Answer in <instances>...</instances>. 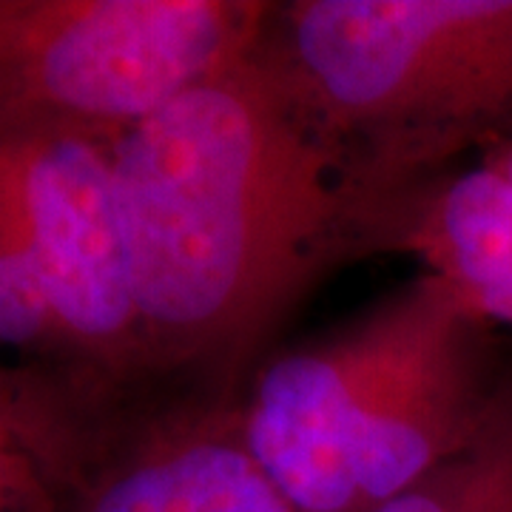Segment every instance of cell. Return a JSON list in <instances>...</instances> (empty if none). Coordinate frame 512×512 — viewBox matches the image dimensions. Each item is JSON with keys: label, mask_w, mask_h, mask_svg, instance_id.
Returning a JSON list of instances; mask_svg holds the SVG:
<instances>
[{"label": "cell", "mask_w": 512, "mask_h": 512, "mask_svg": "<svg viewBox=\"0 0 512 512\" xmlns=\"http://www.w3.org/2000/svg\"><path fill=\"white\" fill-rule=\"evenodd\" d=\"M63 512H296L248 447L239 396L140 384L89 399Z\"/></svg>", "instance_id": "8992f818"}, {"label": "cell", "mask_w": 512, "mask_h": 512, "mask_svg": "<svg viewBox=\"0 0 512 512\" xmlns=\"http://www.w3.org/2000/svg\"><path fill=\"white\" fill-rule=\"evenodd\" d=\"M259 49L382 214L512 140V0H288Z\"/></svg>", "instance_id": "3957f363"}, {"label": "cell", "mask_w": 512, "mask_h": 512, "mask_svg": "<svg viewBox=\"0 0 512 512\" xmlns=\"http://www.w3.org/2000/svg\"><path fill=\"white\" fill-rule=\"evenodd\" d=\"M384 251L413 254L424 274L512 336V188L490 157L404 194L387 217Z\"/></svg>", "instance_id": "52a82bcc"}, {"label": "cell", "mask_w": 512, "mask_h": 512, "mask_svg": "<svg viewBox=\"0 0 512 512\" xmlns=\"http://www.w3.org/2000/svg\"><path fill=\"white\" fill-rule=\"evenodd\" d=\"M376 512H512V370L476 436Z\"/></svg>", "instance_id": "ba28073f"}, {"label": "cell", "mask_w": 512, "mask_h": 512, "mask_svg": "<svg viewBox=\"0 0 512 512\" xmlns=\"http://www.w3.org/2000/svg\"><path fill=\"white\" fill-rule=\"evenodd\" d=\"M501 336L421 271L256 365L248 447L296 512H376L476 436L512 370Z\"/></svg>", "instance_id": "7a4b0ae2"}, {"label": "cell", "mask_w": 512, "mask_h": 512, "mask_svg": "<svg viewBox=\"0 0 512 512\" xmlns=\"http://www.w3.org/2000/svg\"><path fill=\"white\" fill-rule=\"evenodd\" d=\"M271 0H0V131L117 140L254 55Z\"/></svg>", "instance_id": "277c9868"}, {"label": "cell", "mask_w": 512, "mask_h": 512, "mask_svg": "<svg viewBox=\"0 0 512 512\" xmlns=\"http://www.w3.org/2000/svg\"><path fill=\"white\" fill-rule=\"evenodd\" d=\"M0 245L46 293L72 384L154 382L131 299L111 143L72 131H0Z\"/></svg>", "instance_id": "5b68a950"}, {"label": "cell", "mask_w": 512, "mask_h": 512, "mask_svg": "<svg viewBox=\"0 0 512 512\" xmlns=\"http://www.w3.org/2000/svg\"><path fill=\"white\" fill-rule=\"evenodd\" d=\"M131 299L154 382L239 396L382 211L256 46L111 140Z\"/></svg>", "instance_id": "6da1fadb"}, {"label": "cell", "mask_w": 512, "mask_h": 512, "mask_svg": "<svg viewBox=\"0 0 512 512\" xmlns=\"http://www.w3.org/2000/svg\"><path fill=\"white\" fill-rule=\"evenodd\" d=\"M484 157H490L498 168H501V174L507 177V183L512 188V140L510 143H504V146L493 148L490 154H484Z\"/></svg>", "instance_id": "9c48e42d"}]
</instances>
